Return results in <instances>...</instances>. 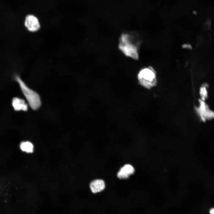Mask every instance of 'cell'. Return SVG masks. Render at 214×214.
<instances>
[{"label":"cell","instance_id":"1","mask_svg":"<svg viewBox=\"0 0 214 214\" xmlns=\"http://www.w3.org/2000/svg\"><path fill=\"white\" fill-rule=\"evenodd\" d=\"M140 43L141 40L137 33L133 32H124L119 38V48L126 56L137 59Z\"/></svg>","mask_w":214,"mask_h":214},{"label":"cell","instance_id":"2","mask_svg":"<svg viewBox=\"0 0 214 214\" xmlns=\"http://www.w3.org/2000/svg\"><path fill=\"white\" fill-rule=\"evenodd\" d=\"M15 79L18 83L30 107L33 110L38 109L41 104L40 97L38 94L29 88L18 75H15Z\"/></svg>","mask_w":214,"mask_h":214},{"label":"cell","instance_id":"3","mask_svg":"<svg viewBox=\"0 0 214 214\" xmlns=\"http://www.w3.org/2000/svg\"><path fill=\"white\" fill-rule=\"evenodd\" d=\"M137 76L139 83L145 88L150 89L157 84L155 72L151 67H146L141 70Z\"/></svg>","mask_w":214,"mask_h":214},{"label":"cell","instance_id":"4","mask_svg":"<svg viewBox=\"0 0 214 214\" xmlns=\"http://www.w3.org/2000/svg\"><path fill=\"white\" fill-rule=\"evenodd\" d=\"M24 25L29 31L34 32L40 28V25L37 18L33 15H28L26 18Z\"/></svg>","mask_w":214,"mask_h":214},{"label":"cell","instance_id":"5","mask_svg":"<svg viewBox=\"0 0 214 214\" xmlns=\"http://www.w3.org/2000/svg\"><path fill=\"white\" fill-rule=\"evenodd\" d=\"M134 172L135 169L132 165L126 164L120 169L117 173V176L119 179H126L133 174Z\"/></svg>","mask_w":214,"mask_h":214},{"label":"cell","instance_id":"6","mask_svg":"<svg viewBox=\"0 0 214 214\" xmlns=\"http://www.w3.org/2000/svg\"><path fill=\"white\" fill-rule=\"evenodd\" d=\"M12 105L16 111H26L28 110V105L25 100L18 97H15L12 99Z\"/></svg>","mask_w":214,"mask_h":214},{"label":"cell","instance_id":"7","mask_svg":"<svg viewBox=\"0 0 214 214\" xmlns=\"http://www.w3.org/2000/svg\"><path fill=\"white\" fill-rule=\"evenodd\" d=\"M105 187L104 181L101 179H96L92 181L90 184V188L92 193H95L103 191Z\"/></svg>","mask_w":214,"mask_h":214},{"label":"cell","instance_id":"8","mask_svg":"<svg viewBox=\"0 0 214 214\" xmlns=\"http://www.w3.org/2000/svg\"><path fill=\"white\" fill-rule=\"evenodd\" d=\"M20 147L22 151L27 152H31L33 150V144L29 141L21 142L20 145Z\"/></svg>","mask_w":214,"mask_h":214},{"label":"cell","instance_id":"9","mask_svg":"<svg viewBox=\"0 0 214 214\" xmlns=\"http://www.w3.org/2000/svg\"><path fill=\"white\" fill-rule=\"evenodd\" d=\"M210 214H214V207L211 208L209 211Z\"/></svg>","mask_w":214,"mask_h":214}]
</instances>
